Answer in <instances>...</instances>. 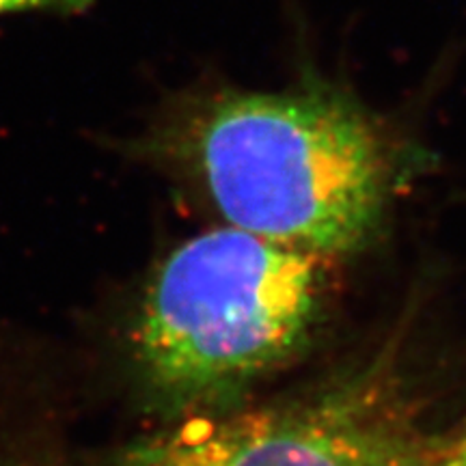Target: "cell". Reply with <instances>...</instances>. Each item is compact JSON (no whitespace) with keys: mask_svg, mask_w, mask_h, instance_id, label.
<instances>
[{"mask_svg":"<svg viewBox=\"0 0 466 466\" xmlns=\"http://www.w3.org/2000/svg\"><path fill=\"white\" fill-rule=\"evenodd\" d=\"M162 145L227 227L322 259L374 240L398 179L380 124L326 86L214 93Z\"/></svg>","mask_w":466,"mask_h":466,"instance_id":"1","label":"cell"},{"mask_svg":"<svg viewBox=\"0 0 466 466\" xmlns=\"http://www.w3.org/2000/svg\"><path fill=\"white\" fill-rule=\"evenodd\" d=\"M326 281L329 259L253 233L190 238L145 294L138 363L173 406H223L309 346Z\"/></svg>","mask_w":466,"mask_h":466,"instance_id":"2","label":"cell"},{"mask_svg":"<svg viewBox=\"0 0 466 466\" xmlns=\"http://www.w3.org/2000/svg\"><path fill=\"white\" fill-rule=\"evenodd\" d=\"M425 441L398 376L376 365L275 406L186 419L104 466H417Z\"/></svg>","mask_w":466,"mask_h":466,"instance_id":"3","label":"cell"},{"mask_svg":"<svg viewBox=\"0 0 466 466\" xmlns=\"http://www.w3.org/2000/svg\"><path fill=\"white\" fill-rule=\"evenodd\" d=\"M3 367H0V466H42L37 445H28L26 430L22 428V408L11 393Z\"/></svg>","mask_w":466,"mask_h":466,"instance_id":"4","label":"cell"},{"mask_svg":"<svg viewBox=\"0 0 466 466\" xmlns=\"http://www.w3.org/2000/svg\"><path fill=\"white\" fill-rule=\"evenodd\" d=\"M417 466H466V412L447 432L428 436Z\"/></svg>","mask_w":466,"mask_h":466,"instance_id":"5","label":"cell"},{"mask_svg":"<svg viewBox=\"0 0 466 466\" xmlns=\"http://www.w3.org/2000/svg\"><path fill=\"white\" fill-rule=\"evenodd\" d=\"M89 0H0V15L22 11H80Z\"/></svg>","mask_w":466,"mask_h":466,"instance_id":"6","label":"cell"}]
</instances>
